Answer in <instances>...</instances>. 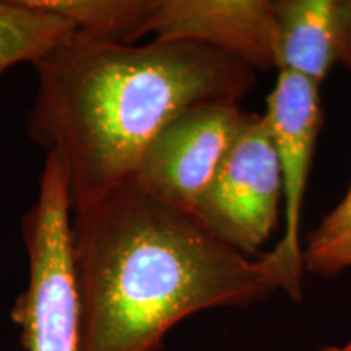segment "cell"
<instances>
[{"instance_id":"1","label":"cell","mask_w":351,"mask_h":351,"mask_svg":"<svg viewBox=\"0 0 351 351\" xmlns=\"http://www.w3.org/2000/svg\"><path fill=\"white\" fill-rule=\"evenodd\" d=\"M33 140L67 173L72 212L132 178L145 148L178 114L239 103L256 72L212 47L178 39L135 46L73 32L33 64Z\"/></svg>"},{"instance_id":"2","label":"cell","mask_w":351,"mask_h":351,"mask_svg":"<svg viewBox=\"0 0 351 351\" xmlns=\"http://www.w3.org/2000/svg\"><path fill=\"white\" fill-rule=\"evenodd\" d=\"M82 351H158L176 324L278 289L261 261L127 179L72 212Z\"/></svg>"},{"instance_id":"3","label":"cell","mask_w":351,"mask_h":351,"mask_svg":"<svg viewBox=\"0 0 351 351\" xmlns=\"http://www.w3.org/2000/svg\"><path fill=\"white\" fill-rule=\"evenodd\" d=\"M28 252V288L12 319L26 351H82L80 304L72 261V207L67 173L46 153L38 197L21 223Z\"/></svg>"},{"instance_id":"4","label":"cell","mask_w":351,"mask_h":351,"mask_svg":"<svg viewBox=\"0 0 351 351\" xmlns=\"http://www.w3.org/2000/svg\"><path fill=\"white\" fill-rule=\"evenodd\" d=\"M282 202L278 156L265 119L254 112L192 213L223 243L254 257L278 225Z\"/></svg>"},{"instance_id":"5","label":"cell","mask_w":351,"mask_h":351,"mask_svg":"<svg viewBox=\"0 0 351 351\" xmlns=\"http://www.w3.org/2000/svg\"><path fill=\"white\" fill-rule=\"evenodd\" d=\"M252 116L231 101L186 109L148 143L130 179L165 204L194 212Z\"/></svg>"},{"instance_id":"6","label":"cell","mask_w":351,"mask_h":351,"mask_svg":"<svg viewBox=\"0 0 351 351\" xmlns=\"http://www.w3.org/2000/svg\"><path fill=\"white\" fill-rule=\"evenodd\" d=\"M278 156L283 184L285 231L261 261L274 271L278 289L295 301L302 298L304 258L300 241L302 205L313 168L315 145L322 129L324 111L319 85L296 73L280 70L262 114Z\"/></svg>"},{"instance_id":"7","label":"cell","mask_w":351,"mask_h":351,"mask_svg":"<svg viewBox=\"0 0 351 351\" xmlns=\"http://www.w3.org/2000/svg\"><path fill=\"white\" fill-rule=\"evenodd\" d=\"M150 33L204 44L254 72L280 70L275 0H158Z\"/></svg>"},{"instance_id":"8","label":"cell","mask_w":351,"mask_h":351,"mask_svg":"<svg viewBox=\"0 0 351 351\" xmlns=\"http://www.w3.org/2000/svg\"><path fill=\"white\" fill-rule=\"evenodd\" d=\"M275 8L280 70L320 86L339 62V0H275Z\"/></svg>"},{"instance_id":"9","label":"cell","mask_w":351,"mask_h":351,"mask_svg":"<svg viewBox=\"0 0 351 351\" xmlns=\"http://www.w3.org/2000/svg\"><path fill=\"white\" fill-rule=\"evenodd\" d=\"M73 32L98 41L132 44L150 33L158 0H32Z\"/></svg>"},{"instance_id":"10","label":"cell","mask_w":351,"mask_h":351,"mask_svg":"<svg viewBox=\"0 0 351 351\" xmlns=\"http://www.w3.org/2000/svg\"><path fill=\"white\" fill-rule=\"evenodd\" d=\"M73 33L67 21L32 0H0V75L19 64H34Z\"/></svg>"},{"instance_id":"11","label":"cell","mask_w":351,"mask_h":351,"mask_svg":"<svg viewBox=\"0 0 351 351\" xmlns=\"http://www.w3.org/2000/svg\"><path fill=\"white\" fill-rule=\"evenodd\" d=\"M302 258L304 270L319 276L351 269V182L343 199L307 236Z\"/></svg>"},{"instance_id":"12","label":"cell","mask_w":351,"mask_h":351,"mask_svg":"<svg viewBox=\"0 0 351 351\" xmlns=\"http://www.w3.org/2000/svg\"><path fill=\"white\" fill-rule=\"evenodd\" d=\"M339 62L351 73V0H339Z\"/></svg>"},{"instance_id":"13","label":"cell","mask_w":351,"mask_h":351,"mask_svg":"<svg viewBox=\"0 0 351 351\" xmlns=\"http://www.w3.org/2000/svg\"><path fill=\"white\" fill-rule=\"evenodd\" d=\"M320 351H351V340L348 343L340 346H326V348H322Z\"/></svg>"}]
</instances>
